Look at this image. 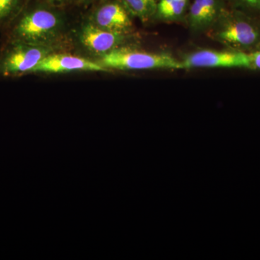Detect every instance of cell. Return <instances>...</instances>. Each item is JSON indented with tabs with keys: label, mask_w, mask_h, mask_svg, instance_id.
Instances as JSON below:
<instances>
[{
	"label": "cell",
	"mask_w": 260,
	"mask_h": 260,
	"mask_svg": "<svg viewBox=\"0 0 260 260\" xmlns=\"http://www.w3.org/2000/svg\"><path fill=\"white\" fill-rule=\"evenodd\" d=\"M7 40L63 51L69 42V22L63 8L45 0H30L10 25Z\"/></svg>",
	"instance_id": "6da1fadb"
},
{
	"label": "cell",
	"mask_w": 260,
	"mask_h": 260,
	"mask_svg": "<svg viewBox=\"0 0 260 260\" xmlns=\"http://www.w3.org/2000/svg\"><path fill=\"white\" fill-rule=\"evenodd\" d=\"M207 34L230 50L249 53L260 47L259 24L250 15L234 8H225Z\"/></svg>",
	"instance_id": "7a4b0ae2"
},
{
	"label": "cell",
	"mask_w": 260,
	"mask_h": 260,
	"mask_svg": "<svg viewBox=\"0 0 260 260\" xmlns=\"http://www.w3.org/2000/svg\"><path fill=\"white\" fill-rule=\"evenodd\" d=\"M97 61L109 71L184 69L181 61L171 54L141 50L135 45L118 48Z\"/></svg>",
	"instance_id": "3957f363"
},
{
	"label": "cell",
	"mask_w": 260,
	"mask_h": 260,
	"mask_svg": "<svg viewBox=\"0 0 260 260\" xmlns=\"http://www.w3.org/2000/svg\"><path fill=\"white\" fill-rule=\"evenodd\" d=\"M51 48L7 40L0 51V78H13L30 74L38 64L51 53Z\"/></svg>",
	"instance_id": "277c9868"
},
{
	"label": "cell",
	"mask_w": 260,
	"mask_h": 260,
	"mask_svg": "<svg viewBox=\"0 0 260 260\" xmlns=\"http://www.w3.org/2000/svg\"><path fill=\"white\" fill-rule=\"evenodd\" d=\"M74 37L82 50L95 60L118 48L135 45L137 42L133 31H111L99 28L86 19L77 29Z\"/></svg>",
	"instance_id": "5b68a950"
},
{
	"label": "cell",
	"mask_w": 260,
	"mask_h": 260,
	"mask_svg": "<svg viewBox=\"0 0 260 260\" xmlns=\"http://www.w3.org/2000/svg\"><path fill=\"white\" fill-rule=\"evenodd\" d=\"M184 69L192 68H243L250 69L249 53L229 50L201 49L183 56Z\"/></svg>",
	"instance_id": "8992f818"
},
{
	"label": "cell",
	"mask_w": 260,
	"mask_h": 260,
	"mask_svg": "<svg viewBox=\"0 0 260 260\" xmlns=\"http://www.w3.org/2000/svg\"><path fill=\"white\" fill-rule=\"evenodd\" d=\"M86 20L99 28L116 32L133 31V15L121 0H98Z\"/></svg>",
	"instance_id": "52a82bcc"
},
{
	"label": "cell",
	"mask_w": 260,
	"mask_h": 260,
	"mask_svg": "<svg viewBox=\"0 0 260 260\" xmlns=\"http://www.w3.org/2000/svg\"><path fill=\"white\" fill-rule=\"evenodd\" d=\"M110 72L97 60L85 56L74 55L63 51H55L46 56L32 73L64 74L71 73Z\"/></svg>",
	"instance_id": "ba28073f"
},
{
	"label": "cell",
	"mask_w": 260,
	"mask_h": 260,
	"mask_svg": "<svg viewBox=\"0 0 260 260\" xmlns=\"http://www.w3.org/2000/svg\"><path fill=\"white\" fill-rule=\"evenodd\" d=\"M225 8L223 0H193L184 18L191 32H207Z\"/></svg>",
	"instance_id": "9c48e42d"
},
{
	"label": "cell",
	"mask_w": 260,
	"mask_h": 260,
	"mask_svg": "<svg viewBox=\"0 0 260 260\" xmlns=\"http://www.w3.org/2000/svg\"><path fill=\"white\" fill-rule=\"evenodd\" d=\"M189 0H158L155 18L174 22L185 18Z\"/></svg>",
	"instance_id": "30bf717a"
},
{
	"label": "cell",
	"mask_w": 260,
	"mask_h": 260,
	"mask_svg": "<svg viewBox=\"0 0 260 260\" xmlns=\"http://www.w3.org/2000/svg\"><path fill=\"white\" fill-rule=\"evenodd\" d=\"M133 17L139 18L143 23L155 18L158 0H121Z\"/></svg>",
	"instance_id": "8fae6325"
},
{
	"label": "cell",
	"mask_w": 260,
	"mask_h": 260,
	"mask_svg": "<svg viewBox=\"0 0 260 260\" xmlns=\"http://www.w3.org/2000/svg\"><path fill=\"white\" fill-rule=\"evenodd\" d=\"M30 0H0V30H7Z\"/></svg>",
	"instance_id": "7c38bea8"
},
{
	"label": "cell",
	"mask_w": 260,
	"mask_h": 260,
	"mask_svg": "<svg viewBox=\"0 0 260 260\" xmlns=\"http://www.w3.org/2000/svg\"><path fill=\"white\" fill-rule=\"evenodd\" d=\"M234 9L241 10L244 13H258L260 12V0H229Z\"/></svg>",
	"instance_id": "4fadbf2b"
},
{
	"label": "cell",
	"mask_w": 260,
	"mask_h": 260,
	"mask_svg": "<svg viewBox=\"0 0 260 260\" xmlns=\"http://www.w3.org/2000/svg\"><path fill=\"white\" fill-rule=\"evenodd\" d=\"M250 69L260 70V48L249 53Z\"/></svg>",
	"instance_id": "5bb4252c"
},
{
	"label": "cell",
	"mask_w": 260,
	"mask_h": 260,
	"mask_svg": "<svg viewBox=\"0 0 260 260\" xmlns=\"http://www.w3.org/2000/svg\"><path fill=\"white\" fill-rule=\"evenodd\" d=\"M45 1L61 8H64L68 5L78 3V0H45Z\"/></svg>",
	"instance_id": "9a60e30c"
},
{
	"label": "cell",
	"mask_w": 260,
	"mask_h": 260,
	"mask_svg": "<svg viewBox=\"0 0 260 260\" xmlns=\"http://www.w3.org/2000/svg\"><path fill=\"white\" fill-rule=\"evenodd\" d=\"M98 0H78V3L77 4L80 5H89L93 4L95 2H97Z\"/></svg>",
	"instance_id": "2e32d148"
}]
</instances>
